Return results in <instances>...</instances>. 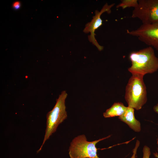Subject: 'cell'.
<instances>
[{
  "label": "cell",
  "instance_id": "obj_1",
  "mask_svg": "<svg viewBox=\"0 0 158 158\" xmlns=\"http://www.w3.org/2000/svg\"><path fill=\"white\" fill-rule=\"evenodd\" d=\"M129 59L131 66L128 69L132 75L144 76L158 70V58L155 56L154 49L149 46L137 51L131 52Z\"/></svg>",
  "mask_w": 158,
  "mask_h": 158
},
{
  "label": "cell",
  "instance_id": "obj_2",
  "mask_svg": "<svg viewBox=\"0 0 158 158\" xmlns=\"http://www.w3.org/2000/svg\"><path fill=\"white\" fill-rule=\"evenodd\" d=\"M143 77L132 75L126 87L125 98L128 107L137 110L142 108L147 99L146 87Z\"/></svg>",
  "mask_w": 158,
  "mask_h": 158
},
{
  "label": "cell",
  "instance_id": "obj_3",
  "mask_svg": "<svg viewBox=\"0 0 158 158\" xmlns=\"http://www.w3.org/2000/svg\"><path fill=\"white\" fill-rule=\"evenodd\" d=\"M66 91H63L56 100L53 109L47 113L45 134L43 143L37 152H40L45 142L55 132L59 126L67 117L65 100L67 96Z\"/></svg>",
  "mask_w": 158,
  "mask_h": 158
},
{
  "label": "cell",
  "instance_id": "obj_4",
  "mask_svg": "<svg viewBox=\"0 0 158 158\" xmlns=\"http://www.w3.org/2000/svg\"><path fill=\"white\" fill-rule=\"evenodd\" d=\"M106 137L92 141H88L84 134L75 138L70 144L69 154L70 158H99L97 155L96 144L99 142L109 138Z\"/></svg>",
  "mask_w": 158,
  "mask_h": 158
},
{
  "label": "cell",
  "instance_id": "obj_5",
  "mask_svg": "<svg viewBox=\"0 0 158 158\" xmlns=\"http://www.w3.org/2000/svg\"><path fill=\"white\" fill-rule=\"evenodd\" d=\"M138 3L133 11L132 18L139 19L142 24L158 21V0H138Z\"/></svg>",
  "mask_w": 158,
  "mask_h": 158
},
{
  "label": "cell",
  "instance_id": "obj_6",
  "mask_svg": "<svg viewBox=\"0 0 158 158\" xmlns=\"http://www.w3.org/2000/svg\"><path fill=\"white\" fill-rule=\"evenodd\" d=\"M127 33L137 37L141 41L158 51V21L142 24L137 29L126 30Z\"/></svg>",
  "mask_w": 158,
  "mask_h": 158
},
{
  "label": "cell",
  "instance_id": "obj_7",
  "mask_svg": "<svg viewBox=\"0 0 158 158\" xmlns=\"http://www.w3.org/2000/svg\"><path fill=\"white\" fill-rule=\"evenodd\" d=\"M114 5V3L110 5L106 3L104 5L100 11L96 10L95 15L93 17L91 21L85 25L83 30V32L86 33H90V35L88 36V39L90 42L96 46L99 51L102 50L104 47L100 45L97 42L95 38V32L96 30L102 24V20L101 18V15L105 12L108 14L110 13L111 12V8Z\"/></svg>",
  "mask_w": 158,
  "mask_h": 158
},
{
  "label": "cell",
  "instance_id": "obj_8",
  "mask_svg": "<svg viewBox=\"0 0 158 158\" xmlns=\"http://www.w3.org/2000/svg\"><path fill=\"white\" fill-rule=\"evenodd\" d=\"M134 111L133 108L127 107L124 113L118 117V118L127 124L135 131L139 132L141 129L140 123L135 118Z\"/></svg>",
  "mask_w": 158,
  "mask_h": 158
},
{
  "label": "cell",
  "instance_id": "obj_9",
  "mask_svg": "<svg viewBox=\"0 0 158 158\" xmlns=\"http://www.w3.org/2000/svg\"><path fill=\"white\" fill-rule=\"evenodd\" d=\"M127 108L122 102H115L103 113V116L105 118L119 117L124 113Z\"/></svg>",
  "mask_w": 158,
  "mask_h": 158
},
{
  "label": "cell",
  "instance_id": "obj_10",
  "mask_svg": "<svg viewBox=\"0 0 158 158\" xmlns=\"http://www.w3.org/2000/svg\"><path fill=\"white\" fill-rule=\"evenodd\" d=\"M138 0H122L116 6L117 8H121L123 9L128 7H136L138 5Z\"/></svg>",
  "mask_w": 158,
  "mask_h": 158
},
{
  "label": "cell",
  "instance_id": "obj_11",
  "mask_svg": "<svg viewBox=\"0 0 158 158\" xmlns=\"http://www.w3.org/2000/svg\"><path fill=\"white\" fill-rule=\"evenodd\" d=\"M143 156L142 158H149L151 154V152L150 148L146 145H145L142 150ZM158 158V155H157Z\"/></svg>",
  "mask_w": 158,
  "mask_h": 158
},
{
  "label": "cell",
  "instance_id": "obj_12",
  "mask_svg": "<svg viewBox=\"0 0 158 158\" xmlns=\"http://www.w3.org/2000/svg\"><path fill=\"white\" fill-rule=\"evenodd\" d=\"M140 144V141L138 140H137L136 142L135 147L133 150V155L130 158H136V154L137 151L139 146Z\"/></svg>",
  "mask_w": 158,
  "mask_h": 158
},
{
  "label": "cell",
  "instance_id": "obj_13",
  "mask_svg": "<svg viewBox=\"0 0 158 158\" xmlns=\"http://www.w3.org/2000/svg\"><path fill=\"white\" fill-rule=\"evenodd\" d=\"M12 8L15 10L19 9L21 6V3L20 1H16L14 2L12 4Z\"/></svg>",
  "mask_w": 158,
  "mask_h": 158
},
{
  "label": "cell",
  "instance_id": "obj_14",
  "mask_svg": "<svg viewBox=\"0 0 158 158\" xmlns=\"http://www.w3.org/2000/svg\"><path fill=\"white\" fill-rule=\"evenodd\" d=\"M153 110L154 112L158 113V103L154 107Z\"/></svg>",
  "mask_w": 158,
  "mask_h": 158
}]
</instances>
